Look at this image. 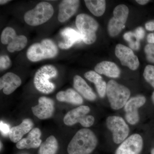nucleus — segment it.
Returning <instances> with one entry per match:
<instances>
[{"mask_svg": "<svg viewBox=\"0 0 154 154\" xmlns=\"http://www.w3.org/2000/svg\"><path fill=\"white\" fill-rule=\"evenodd\" d=\"M106 94L110 107L118 110L124 107L129 100L131 92L127 87L111 80L107 83Z\"/></svg>", "mask_w": 154, "mask_h": 154, "instance_id": "4", "label": "nucleus"}, {"mask_svg": "<svg viewBox=\"0 0 154 154\" xmlns=\"http://www.w3.org/2000/svg\"><path fill=\"white\" fill-rule=\"evenodd\" d=\"M143 75L146 81L154 88V66L151 65L146 66Z\"/></svg>", "mask_w": 154, "mask_h": 154, "instance_id": "26", "label": "nucleus"}, {"mask_svg": "<svg viewBox=\"0 0 154 154\" xmlns=\"http://www.w3.org/2000/svg\"><path fill=\"white\" fill-rule=\"evenodd\" d=\"M134 34L137 37L138 39L140 40L143 39L145 35V32L143 28L142 27H138L135 30L134 32Z\"/></svg>", "mask_w": 154, "mask_h": 154, "instance_id": "30", "label": "nucleus"}, {"mask_svg": "<svg viewBox=\"0 0 154 154\" xmlns=\"http://www.w3.org/2000/svg\"><path fill=\"white\" fill-rule=\"evenodd\" d=\"M61 35L64 39L63 42L59 43V47L61 49H69L75 43L82 40L81 33L72 28H65L61 32Z\"/></svg>", "mask_w": 154, "mask_h": 154, "instance_id": "19", "label": "nucleus"}, {"mask_svg": "<svg viewBox=\"0 0 154 154\" xmlns=\"http://www.w3.org/2000/svg\"><path fill=\"white\" fill-rule=\"evenodd\" d=\"M57 69L52 65L42 66L36 71L33 79L35 88L45 94H49L54 91L55 86L50 81V79L57 76Z\"/></svg>", "mask_w": 154, "mask_h": 154, "instance_id": "3", "label": "nucleus"}, {"mask_svg": "<svg viewBox=\"0 0 154 154\" xmlns=\"http://www.w3.org/2000/svg\"><path fill=\"white\" fill-rule=\"evenodd\" d=\"M143 140L140 135L134 134L122 142L115 154H140L143 148Z\"/></svg>", "mask_w": 154, "mask_h": 154, "instance_id": "13", "label": "nucleus"}, {"mask_svg": "<svg viewBox=\"0 0 154 154\" xmlns=\"http://www.w3.org/2000/svg\"><path fill=\"white\" fill-rule=\"evenodd\" d=\"M41 136V131L39 128H33L28 134L27 137L22 139L17 143V147L20 149L37 148L42 144V140L40 138Z\"/></svg>", "mask_w": 154, "mask_h": 154, "instance_id": "17", "label": "nucleus"}, {"mask_svg": "<svg viewBox=\"0 0 154 154\" xmlns=\"http://www.w3.org/2000/svg\"><path fill=\"white\" fill-rule=\"evenodd\" d=\"M145 28L147 30L149 31H153L154 30V20H152L146 23Z\"/></svg>", "mask_w": 154, "mask_h": 154, "instance_id": "32", "label": "nucleus"}, {"mask_svg": "<svg viewBox=\"0 0 154 154\" xmlns=\"http://www.w3.org/2000/svg\"><path fill=\"white\" fill-rule=\"evenodd\" d=\"M125 40L128 42L131 49L137 50L140 47L139 39H138L134 32H128L125 33L123 35Z\"/></svg>", "mask_w": 154, "mask_h": 154, "instance_id": "25", "label": "nucleus"}, {"mask_svg": "<svg viewBox=\"0 0 154 154\" xmlns=\"http://www.w3.org/2000/svg\"><path fill=\"white\" fill-rule=\"evenodd\" d=\"M115 53L122 65L127 66L132 70H135L139 67L138 58L129 48L121 44H117L116 46Z\"/></svg>", "mask_w": 154, "mask_h": 154, "instance_id": "12", "label": "nucleus"}, {"mask_svg": "<svg viewBox=\"0 0 154 154\" xmlns=\"http://www.w3.org/2000/svg\"><path fill=\"white\" fill-rule=\"evenodd\" d=\"M78 0H63L59 6L58 20L60 22H64L71 18L77 12L80 5Z\"/></svg>", "mask_w": 154, "mask_h": 154, "instance_id": "15", "label": "nucleus"}, {"mask_svg": "<svg viewBox=\"0 0 154 154\" xmlns=\"http://www.w3.org/2000/svg\"><path fill=\"white\" fill-rule=\"evenodd\" d=\"M12 62L8 55H2L0 57V69L1 71L6 70L11 67Z\"/></svg>", "mask_w": 154, "mask_h": 154, "instance_id": "29", "label": "nucleus"}, {"mask_svg": "<svg viewBox=\"0 0 154 154\" xmlns=\"http://www.w3.org/2000/svg\"><path fill=\"white\" fill-rule=\"evenodd\" d=\"M52 6L47 2H41L34 8L26 12L24 20L28 25L32 26L41 25L48 21L53 16Z\"/></svg>", "mask_w": 154, "mask_h": 154, "instance_id": "6", "label": "nucleus"}, {"mask_svg": "<svg viewBox=\"0 0 154 154\" xmlns=\"http://www.w3.org/2000/svg\"><path fill=\"white\" fill-rule=\"evenodd\" d=\"M58 50L55 43L51 39L46 38L40 43H35L28 48L27 57L32 62L52 58L57 55Z\"/></svg>", "mask_w": 154, "mask_h": 154, "instance_id": "2", "label": "nucleus"}, {"mask_svg": "<svg viewBox=\"0 0 154 154\" xmlns=\"http://www.w3.org/2000/svg\"><path fill=\"white\" fill-rule=\"evenodd\" d=\"M98 144L96 135L91 130L82 128L74 136L69 144V154H89L94 151Z\"/></svg>", "mask_w": 154, "mask_h": 154, "instance_id": "1", "label": "nucleus"}, {"mask_svg": "<svg viewBox=\"0 0 154 154\" xmlns=\"http://www.w3.org/2000/svg\"><path fill=\"white\" fill-rule=\"evenodd\" d=\"M129 14V9L125 5L116 6L113 12V17L110 19L107 25L109 35L114 37L118 35L125 27Z\"/></svg>", "mask_w": 154, "mask_h": 154, "instance_id": "9", "label": "nucleus"}, {"mask_svg": "<svg viewBox=\"0 0 154 154\" xmlns=\"http://www.w3.org/2000/svg\"><path fill=\"white\" fill-rule=\"evenodd\" d=\"M106 123L107 128L112 133L115 143H121L128 137L129 128L123 118L116 116H108Z\"/></svg>", "mask_w": 154, "mask_h": 154, "instance_id": "8", "label": "nucleus"}, {"mask_svg": "<svg viewBox=\"0 0 154 154\" xmlns=\"http://www.w3.org/2000/svg\"><path fill=\"white\" fill-rule=\"evenodd\" d=\"M149 2V1H148V0H137L136 1V2L138 4L140 5H146V4H147Z\"/></svg>", "mask_w": 154, "mask_h": 154, "instance_id": "34", "label": "nucleus"}, {"mask_svg": "<svg viewBox=\"0 0 154 154\" xmlns=\"http://www.w3.org/2000/svg\"><path fill=\"white\" fill-rule=\"evenodd\" d=\"M85 4L88 10L94 16L101 17L106 9V2L104 0H85Z\"/></svg>", "mask_w": 154, "mask_h": 154, "instance_id": "23", "label": "nucleus"}, {"mask_svg": "<svg viewBox=\"0 0 154 154\" xmlns=\"http://www.w3.org/2000/svg\"><path fill=\"white\" fill-rule=\"evenodd\" d=\"M56 98L59 102H67L73 105H81L83 103L82 97L71 88L58 92L57 94Z\"/></svg>", "mask_w": 154, "mask_h": 154, "instance_id": "22", "label": "nucleus"}, {"mask_svg": "<svg viewBox=\"0 0 154 154\" xmlns=\"http://www.w3.org/2000/svg\"><path fill=\"white\" fill-rule=\"evenodd\" d=\"M94 69L99 74L105 75L110 78H117L120 75V70L117 66L108 61H103L97 64Z\"/></svg>", "mask_w": 154, "mask_h": 154, "instance_id": "21", "label": "nucleus"}, {"mask_svg": "<svg viewBox=\"0 0 154 154\" xmlns=\"http://www.w3.org/2000/svg\"><path fill=\"white\" fill-rule=\"evenodd\" d=\"M152 101L153 103L154 104V91L153 93H152Z\"/></svg>", "mask_w": 154, "mask_h": 154, "instance_id": "36", "label": "nucleus"}, {"mask_svg": "<svg viewBox=\"0 0 154 154\" xmlns=\"http://www.w3.org/2000/svg\"><path fill=\"white\" fill-rule=\"evenodd\" d=\"M1 124V131L3 134L6 135L9 133L10 132V128L8 125L3 123L2 121H1L0 122Z\"/></svg>", "mask_w": 154, "mask_h": 154, "instance_id": "31", "label": "nucleus"}, {"mask_svg": "<svg viewBox=\"0 0 154 154\" xmlns=\"http://www.w3.org/2000/svg\"><path fill=\"white\" fill-rule=\"evenodd\" d=\"M90 110V107L85 105H81L72 109L65 116L64 123L68 126H72L79 123L84 127H90L95 122V118L93 116L88 115Z\"/></svg>", "mask_w": 154, "mask_h": 154, "instance_id": "7", "label": "nucleus"}, {"mask_svg": "<svg viewBox=\"0 0 154 154\" xmlns=\"http://www.w3.org/2000/svg\"><path fill=\"white\" fill-rule=\"evenodd\" d=\"M144 51L147 60L152 63H154V44L149 43L146 45Z\"/></svg>", "mask_w": 154, "mask_h": 154, "instance_id": "28", "label": "nucleus"}, {"mask_svg": "<svg viewBox=\"0 0 154 154\" xmlns=\"http://www.w3.org/2000/svg\"><path fill=\"white\" fill-rule=\"evenodd\" d=\"M1 41L3 44L8 45V51L13 53L24 49L27 45L28 39L24 35H17L14 28L7 27L2 32Z\"/></svg>", "mask_w": 154, "mask_h": 154, "instance_id": "10", "label": "nucleus"}, {"mask_svg": "<svg viewBox=\"0 0 154 154\" xmlns=\"http://www.w3.org/2000/svg\"><path fill=\"white\" fill-rule=\"evenodd\" d=\"M10 2H11V1H9V0H1L0 1V4H1V5H5L6 3Z\"/></svg>", "mask_w": 154, "mask_h": 154, "instance_id": "35", "label": "nucleus"}, {"mask_svg": "<svg viewBox=\"0 0 154 154\" xmlns=\"http://www.w3.org/2000/svg\"><path fill=\"white\" fill-rule=\"evenodd\" d=\"M58 144L54 136H50L41 144L38 150V154H56L57 152Z\"/></svg>", "mask_w": 154, "mask_h": 154, "instance_id": "24", "label": "nucleus"}, {"mask_svg": "<svg viewBox=\"0 0 154 154\" xmlns=\"http://www.w3.org/2000/svg\"><path fill=\"white\" fill-rule=\"evenodd\" d=\"M147 40L149 43L154 44V33H150L147 36Z\"/></svg>", "mask_w": 154, "mask_h": 154, "instance_id": "33", "label": "nucleus"}, {"mask_svg": "<svg viewBox=\"0 0 154 154\" xmlns=\"http://www.w3.org/2000/svg\"><path fill=\"white\" fill-rule=\"evenodd\" d=\"M38 105L31 108L33 114L40 119L51 117L54 110V103L51 99L42 96L38 99Z\"/></svg>", "mask_w": 154, "mask_h": 154, "instance_id": "14", "label": "nucleus"}, {"mask_svg": "<svg viewBox=\"0 0 154 154\" xmlns=\"http://www.w3.org/2000/svg\"><path fill=\"white\" fill-rule=\"evenodd\" d=\"M75 24L85 44L91 45L95 42L99 25L94 18L88 14H80L76 18Z\"/></svg>", "mask_w": 154, "mask_h": 154, "instance_id": "5", "label": "nucleus"}, {"mask_svg": "<svg viewBox=\"0 0 154 154\" xmlns=\"http://www.w3.org/2000/svg\"><path fill=\"white\" fill-rule=\"evenodd\" d=\"M33 123L30 119H25L19 125L10 129L9 136L11 141L17 143L22 139L24 135L30 132L33 128Z\"/></svg>", "mask_w": 154, "mask_h": 154, "instance_id": "18", "label": "nucleus"}, {"mask_svg": "<svg viewBox=\"0 0 154 154\" xmlns=\"http://www.w3.org/2000/svg\"><path fill=\"white\" fill-rule=\"evenodd\" d=\"M84 76L88 81L94 83L95 87L98 85L103 81L102 76L100 74L94 71L87 72L85 74Z\"/></svg>", "mask_w": 154, "mask_h": 154, "instance_id": "27", "label": "nucleus"}, {"mask_svg": "<svg viewBox=\"0 0 154 154\" xmlns=\"http://www.w3.org/2000/svg\"><path fill=\"white\" fill-rule=\"evenodd\" d=\"M73 86L75 89L87 100L94 101L96 96L91 87L82 77L76 75L74 77Z\"/></svg>", "mask_w": 154, "mask_h": 154, "instance_id": "20", "label": "nucleus"}, {"mask_svg": "<svg viewBox=\"0 0 154 154\" xmlns=\"http://www.w3.org/2000/svg\"><path fill=\"white\" fill-rule=\"evenodd\" d=\"M2 142H1V149H2Z\"/></svg>", "mask_w": 154, "mask_h": 154, "instance_id": "38", "label": "nucleus"}, {"mask_svg": "<svg viewBox=\"0 0 154 154\" xmlns=\"http://www.w3.org/2000/svg\"><path fill=\"white\" fill-rule=\"evenodd\" d=\"M146 102L145 97L139 95L131 98L124 106L125 118L130 124L134 125L138 122L140 117L138 109L143 106Z\"/></svg>", "mask_w": 154, "mask_h": 154, "instance_id": "11", "label": "nucleus"}, {"mask_svg": "<svg viewBox=\"0 0 154 154\" xmlns=\"http://www.w3.org/2000/svg\"><path fill=\"white\" fill-rule=\"evenodd\" d=\"M21 84L20 77L14 73H7L0 79V89H3V93L6 95L13 93Z\"/></svg>", "mask_w": 154, "mask_h": 154, "instance_id": "16", "label": "nucleus"}, {"mask_svg": "<svg viewBox=\"0 0 154 154\" xmlns=\"http://www.w3.org/2000/svg\"><path fill=\"white\" fill-rule=\"evenodd\" d=\"M151 154H154V148L152 149L151 152Z\"/></svg>", "mask_w": 154, "mask_h": 154, "instance_id": "37", "label": "nucleus"}]
</instances>
